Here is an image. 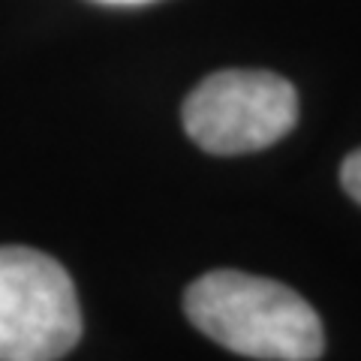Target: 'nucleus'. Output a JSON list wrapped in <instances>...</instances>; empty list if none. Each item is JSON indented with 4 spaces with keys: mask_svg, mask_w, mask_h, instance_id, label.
I'll use <instances>...</instances> for the list:
<instances>
[{
    "mask_svg": "<svg viewBox=\"0 0 361 361\" xmlns=\"http://www.w3.org/2000/svg\"><path fill=\"white\" fill-rule=\"evenodd\" d=\"M184 310L223 349L262 361H316L325 349L322 322L298 292L268 277L220 268L199 277Z\"/></svg>",
    "mask_w": 361,
    "mask_h": 361,
    "instance_id": "f257e3e1",
    "label": "nucleus"
},
{
    "mask_svg": "<svg viewBox=\"0 0 361 361\" xmlns=\"http://www.w3.org/2000/svg\"><path fill=\"white\" fill-rule=\"evenodd\" d=\"M82 337L73 277L33 247H0V361H58Z\"/></svg>",
    "mask_w": 361,
    "mask_h": 361,
    "instance_id": "f03ea898",
    "label": "nucleus"
},
{
    "mask_svg": "<svg viewBox=\"0 0 361 361\" xmlns=\"http://www.w3.org/2000/svg\"><path fill=\"white\" fill-rule=\"evenodd\" d=\"M184 130L202 151L235 157L280 142L298 121V94L283 75L223 70L190 90Z\"/></svg>",
    "mask_w": 361,
    "mask_h": 361,
    "instance_id": "7ed1b4c3",
    "label": "nucleus"
},
{
    "mask_svg": "<svg viewBox=\"0 0 361 361\" xmlns=\"http://www.w3.org/2000/svg\"><path fill=\"white\" fill-rule=\"evenodd\" d=\"M341 180H343V190H346V193L361 205V148H358L355 154H349L346 160H343Z\"/></svg>",
    "mask_w": 361,
    "mask_h": 361,
    "instance_id": "20e7f679",
    "label": "nucleus"
},
{
    "mask_svg": "<svg viewBox=\"0 0 361 361\" xmlns=\"http://www.w3.org/2000/svg\"><path fill=\"white\" fill-rule=\"evenodd\" d=\"M99 4H118V6H135V4H148V0H99Z\"/></svg>",
    "mask_w": 361,
    "mask_h": 361,
    "instance_id": "39448f33",
    "label": "nucleus"
}]
</instances>
